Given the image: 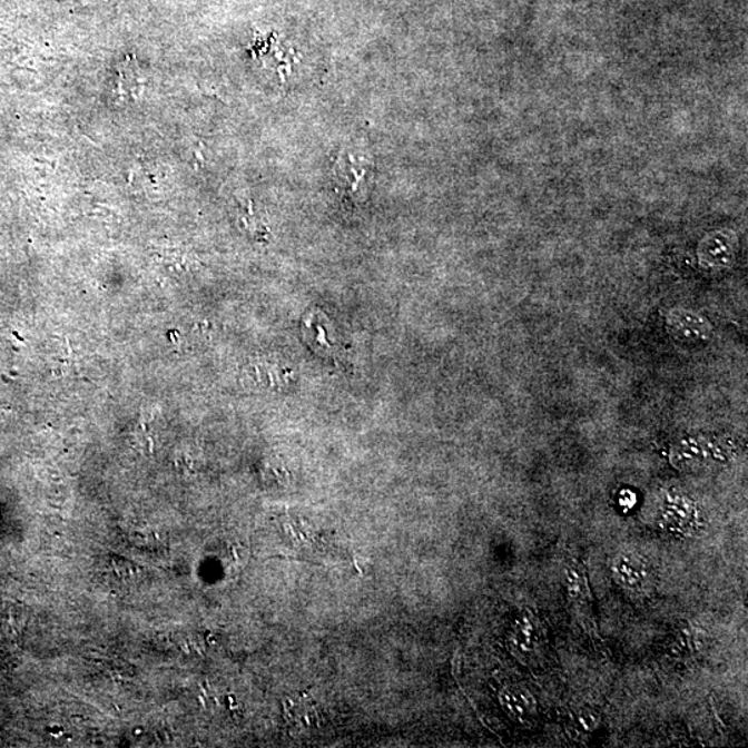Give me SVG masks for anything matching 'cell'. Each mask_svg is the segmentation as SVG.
<instances>
[{
    "label": "cell",
    "mask_w": 748,
    "mask_h": 748,
    "mask_svg": "<svg viewBox=\"0 0 748 748\" xmlns=\"http://www.w3.org/2000/svg\"><path fill=\"white\" fill-rule=\"evenodd\" d=\"M374 167L371 160L354 152H339L333 167V184L344 204L364 203L373 185Z\"/></svg>",
    "instance_id": "obj_1"
},
{
    "label": "cell",
    "mask_w": 748,
    "mask_h": 748,
    "mask_svg": "<svg viewBox=\"0 0 748 748\" xmlns=\"http://www.w3.org/2000/svg\"><path fill=\"white\" fill-rule=\"evenodd\" d=\"M668 331L678 342L699 344L711 337V325L706 317L690 311H673L668 317Z\"/></svg>",
    "instance_id": "obj_2"
},
{
    "label": "cell",
    "mask_w": 748,
    "mask_h": 748,
    "mask_svg": "<svg viewBox=\"0 0 748 748\" xmlns=\"http://www.w3.org/2000/svg\"><path fill=\"white\" fill-rule=\"evenodd\" d=\"M117 92L125 99H138L144 92V78L139 70L138 62L127 58L118 68Z\"/></svg>",
    "instance_id": "obj_3"
},
{
    "label": "cell",
    "mask_w": 748,
    "mask_h": 748,
    "mask_svg": "<svg viewBox=\"0 0 748 748\" xmlns=\"http://www.w3.org/2000/svg\"><path fill=\"white\" fill-rule=\"evenodd\" d=\"M614 574L623 587L637 589L643 585L648 578V570L642 560L634 557H621L616 561Z\"/></svg>",
    "instance_id": "obj_4"
},
{
    "label": "cell",
    "mask_w": 748,
    "mask_h": 748,
    "mask_svg": "<svg viewBox=\"0 0 748 748\" xmlns=\"http://www.w3.org/2000/svg\"><path fill=\"white\" fill-rule=\"evenodd\" d=\"M508 701L509 711L514 713V716L524 717L525 713L534 710V701H532V697L526 695L523 690L509 693Z\"/></svg>",
    "instance_id": "obj_5"
},
{
    "label": "cell",
    "mask_w": 748,
    "mask_h": 748,
    "mask_svg": "<svg viewBox=\"0 0 748 748\" xmlns=\"http://www.w3.org/2000/svg\"><path fill=\"white\" fill-rule=\"evenodd\" d=\"M82 4H106V3H111L116 2V0H79Z\"/></svg>",
    "instance_id": "obj_6"
}]
</instances>
